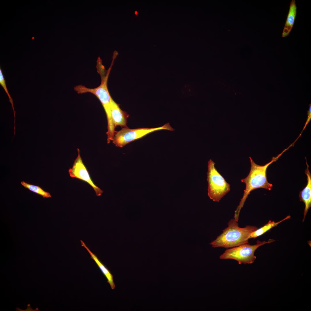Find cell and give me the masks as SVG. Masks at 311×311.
<instances>
[{"label":"cell","mask_w":311,"mask_h":311,"mask_svg":"<svg viewBox=\"0 0 311 311\" xmlns=\"http://www.w3.org/2000/svg\"><path fill=\"white\" fill-rule=\"evenodd\" d=\"M81 242L82 246L84 247L87 250L90 255V258L95 261L102 273L106 278L107 282L109 284L111 288L112 289H114L115 286L113 281V275L109 270L98 259L96 255L90 251L84 243L81 240Z\"/></svg>","instance_id":"11"},{"label":"cell","mask_w":311,"mask_h":311,"mask_svg":"<svg viewBox=\"0 0 311 311\" xmlns=\"http://www.w3.org/2000/svg\"><path fill=\"white\" fill-rule=\"evenodd\" d=\"M21 184L24 187L33 192L42 196L43 198L51 197V195L49 192L45 191L38 186L29 184L23 181L21 182Z\"/></svg>","instance_id":"13"},{"label":"cell","mask_w":311,"mask_h":311,"mask_svg":"<svg viewBox=\"0 0 311 311\" xmlns=\"http://www.w3.org/2000/svg\"><path fill=\"white\" fill-rule=\"evenodd\" d=\"M290 218L291 216L288 215L284 219L277 222L272 221L270 220L263 226L252 232L250 235L249 238H255L260 236L282 221Z\"/></svg>","instance_id":"12"},{"label":"cell","mask_w":311,"mask_h":311,"mask_svg":"<svg viewBox=\"0 0 311 311\" xmlns=\"http://www.w3.org/2000/svg\"><path fill=\"white\" fill-rule=\"evenodd\" d=\"M287 149L288 148L285 149L276 157H273L270 162L263 166L257 164L249 157L251 164L250 172L247 177L241 180L242 182L245 184V189L244 190L243 197L235 211L234 219L237 221H238L240 210L251 191L259 188H263L270 191L271 190L273 185L267 180L266 172L267 168L272 163L277 160Z\"/></svg>","instance_id":"1"},{"label":"cell","mask_w":311,"mask_h":311,"mask_svg":"<svg viewBox=\"0 0 311 311\" xmlns=\"http://www.w3.org/2000/svg\"><path fill=\"white\" fill-rule=\"evenodd\" d=\"M78 155L74 160L72 168L69 169L70 176L84 181L92 187L97 196H100L103 191L94 183L90 176L89 173L84 164L80 154V151L77 149Z\"/></svg>","instance_id":"7"},{"label":"cell","mask_w":311,"mask_h":311,"mask_svg":"<svg viewBox=\"0 0 311 311\" xmlns=\"http://www.w3.org/2000/svg\"><path fill=\"white\" fill-rule=\"evenodd\" d=\"M111 111L112 119L115 127L119 126L125 128H128L127 123L128 115L122 110L113 99L111 103Z\"/></svg>","instance_id":"9"},{"label":"cell","mask_w":311,"mask_h":311,"mask_svg":"<svg viewBox=\"0 0 311 311\" xmlns=\"http://www.w3.org/2000/svg\"><path fill=\"white\" fill-rule=\"evenodd\" d=\"M163 129L170 131L174 130L169 123L161 127L155 128L130 129L123 128L116 132L112 141L116 147H122L129 143L141 138L151 132Z\"/></svg>","instance_id":"6"},{"label":"cell","mask_w":311,"mask_h":311,"mask_svg":"<svg viewBox=\"0 0 311 311\" xmlns=\"http://www.w3.org/2000/svg\"><path fill=\"white\" fill-rule=\"evenodd\" d=\"M307 168L305 170V174L307 176V184L305 188L299 192V197L300 201L305 204V207L304 213L303 222L309 208L311 207V174L309 169V166L306 160Z\"/></svg>","instance_id":"8"},{"label":"cell","mask_w":311,"mask_h":311,"mask_svg":"<svg viewBox=\"0 0 311 311\" xmlns=\"http://www.w3.org/2000/svg\"><path fill=\"white\" fill-rule=\"evenodd\" d=\"M297 9L295 0H292L290 2L288 13L282 33V37L288 36L291 31L296 16Z\"/></svg>","instance_id":"10"},{"label":"cell","mask_w":311,"mask_h":311,"mask_svg":"<svg viewBox=\"0 0 311 311\" xmlns=\"http://www.w3.org/2000/svg\"><path fill=\"white\" fill-rule=\"evenodd\" d=\"M257 229L256 226L249 225L240 227L234 219H231L228 222V227L209 244L213 248H228L248 243L250 234Z\"/></svg>","instance_id":"2"},{"label":"cell","mask_w":311,"mask_h":311,"mask_svg":"<svg viewBox=\"0 0 311 311\" xmlns=\"http://www.w3.org/2000/svg\"><path fill=\"white\" fill-rule=\"evenodd\" d=\"M308 116L306 122L305 124V125L304 128L303 130H304L305 128L306 127L307 124L310 122L311 119V106L310 105V108L309 110L308 111Z\"/></svg>","instance_id":"15"},{"label":"cell","mask_w":311,"mask_h":311,"mask_svg":"<svg viewBox=\"0 0 311 311\" xmlns=\"http://www.w3.org/2000/svg\"><path fill=\"white\" fill-rule=\"evenodd\" d=\"M117 56L113 54L111 65L108 70H106L102 64V60L100 57H98L97 60L96 68L98 72L101 76V82L98 87L90 88L81 85L75 86L74 90L78 94H81L90 92L94 95L98 99L101 103L106 114L107 122H112L111 111V103L113 99L108 90L107 83L108 77Z\"/></svg>","instance_id":"3"},{"label":"cell","mask_w":311,"mask_h":311,"mask_svg":"<svg viewBox=\"0 0 311 311\" xmlns=\"http://www.w3.org/2000/svg\"><path fill=\"white\" fill-rule=\"evenodd\" d=\"M0 85L3 87L5 92H6L7 95L8 96L9 98V101L11 103L12 109L13 111L14 115V135L15 136L16 133V126H15V122H16V111L14 110V104L13 103V100L11 98L10 95L9 93L7 90L6 84L4 78V76L3 73V72L2 69L0 67Z\"/></svg>","instance_id":"14"},{"label":"cell","mask_w":311,"mask_h":311,"mask_svg":"<svg viewBox=\"0 0 311 311\" xmlns=\"http://www.w3.org/2000/svg\"><path fill=\"white\" fill-rule=\"evenodd\" d=\"M275 241L269 239L267 241H257V243L251 245L248 243L227 249L219 256L222 259H232L236 260L239 264L253 263L256 257L254 255L256 250L260 246Z\"/></svg>","instance_id":"5"},{"label":"cell","mask_w":311,"mask_h":311,"mask_svg":"<svg viewBox=\"0 0 311 311\" xmlns=\"http://www.w3.org/2000/svg\"><path fill=\"white\" fill-rule=\"evenodd\" d=\"M211 159L208 162L207 181L208 196L214 202H219L230 190V185L215 168Z\"/></svg>","instance_id":"4"}]
</instances>
